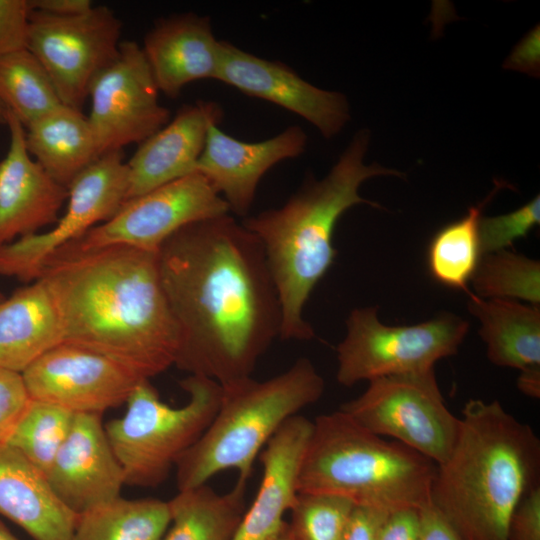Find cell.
<instances>
[{
    "label": "cell",
    "instance_id": "45",
    "mask_svg": "<svg viewBox=\"0 0 540 540\" xmlns=\"http://www.w3.org/2000/svg\"><path fill=\"white\" fill-rule=\"evenodd\" d=\"M7 113H8L7 108L0 101V122H1V124H6Z\"/></svg>",
    "mask_w": 540,
    "mask_h": 540
},
{
    "label": "cell",
    "instance_id": "19",
    "mask_svg": "<svg viewBox=\"0 0 540 540\" xmlns=\"http://www.w3.org/2000/svg\"><path fill=\"white\" fill-rule=\"evenodd\" d=\"M223 118L224 110L216 101L183 105L172 120L141 142L126 162V201L196 172L209 129Z\"/></svg>",
    "mask_w": 540,
    "mask_h": 540
},
{
    "label": "cell",
    "instance_id": "7",
    "mask_svg": "<svg viewBox=\"0 0 540 540\" xmlns=\"http://www.w3.org/2000/svg\"><path fill=\"white\" fill-rule=\"evenodd\" d=\"M180 385L188 401L173 407L161 400L150 380L142 381L128 398L125 414L104 425L125 484L146 488L160 485L217 413L222 399L219 383L189 375Z\"/></svg>",
    "mask_w": 540,
    "mask_h": 540
},
{
    "label": "cell",
    "instance_id": "31",
    "mask_svg": "<svg viewBox=\"0 0 540 540\" xmlns=\"http://www.w3.org/2000/svg\"><path fill=\"white\" fill-rule=\"evenodd\" d=\"M74 416L57 405L31 399L5 443L47 474L71 429Z\"/></svg>",
    "mask_w": 540,
    "mask_h": 540
},
{
    "label": "cell",
    "instance_id": "14",
    "mask_svg": "<svg viewBox=\"0 0 540 540\" xmlns=\"http://www.w3.org/2000/svg\"><path fill=\"white\" fill-rule=\"evenodd\" d=\"M22 376L31 399L98 415L126 403L144 381L121 363L69 343L47 351Z\"/></svg>",
    "mask_w": 540,
    "mask_h": 540
},
{
    "label": "cell",
    "instance_id": "4",
    "mask_svg": "<svg viewBox=\"0 0 540 540\" xmlns=\"http://www.w3.org/2000/svg\"><path fill=\"white\" fill-rule=\"evenodd\" d=\"M540 439L498 400H468L437 465L431 500L464 540H507L511 515L539 485Z\"/></svg>",
    "mask_w": 540,
    "mask_h": 540
},
{
    "label": "cell",
    "instance_id": "29",
    "mask_svg": "<svg viewBox=\"0 0 540 540\" xmlns=\"http://www.w3.org/2000/svg\"><path fill=\"white\" fill-rule=\"evenodd\" d=\"M0 101L24 128L62 104L46 70L27 48L0 56Z\"/></svg>",
    "mask_w": 540,
    "mask_h": 540
},
{
    "label": "cell",
    "instance_id": "37",
    "mask_svg": "<svg viewBox=\"0 0 540 540\" xmlns=\"http://www.w3.org/2000/svg\"><path fill=\"white\" fill-rule=\"evenodd\" d=\"M389 511L355 505L347 520L342 540H377Z\"/></svg>",
    "mask_w": 540,
    "mask_h": 540
},
{
    "label": "cell",
    "instance_id": "42",
    "mask_svg": "<svg viewBox=\"0 0 540 540\" xmlns=\"http://www.w3.org/2000/svg\"><path fill=\"white\" fill-rule=\"evenodd\" d=\"M517 387L524 395L540 398V365L528 367L520 371L517 378Z\"/></svg>",
    "mask_w": 540,
    "mask_h": 540
},
{
    "label": "cell",
    "instance_id": "39",
    "mask_svg": "<svg viewBox=\"0 0 540 540\" xmlns=\"http://www.w3.org/2000/svg\"><path fill=\"white\" fill-rule=\"evenodd\" d=\"M539 36V26H537L514 48L506 59L504 68L538 76L540 65Z\"/></svg>",
    "mask_w": 540,
    "mask_h": 540
},
{
    "label": "cell",
    "instance_id": "25",
    "mask_svg": "<svg viewBox=\"0 0 540 540\" xmlns=\"http://www.w3.org/2000/svg\"><path fill=\"white\" fill-rule=\"evenodd\" d=\"M468 308L480 322L488 359L519 371L540 365V309L510 299H483L468 292Z\"/></svg>",
    "mask_w": 540,
    "mask_h": 540
},
{
    "label": "cell",
    "instance_id": "43",
    "mask_svg": "<svg viewBox=\"0 0 540 540\" xmlns=\"http://www.w3.org/2000/svg\"><path fill=\"white\" fill-rule=\"evenodd\" d=\"M269 540H294L289 527L288 523H284L282 528Z\"/></svg>",
    "mask_w": 540,
    "mask_h": 540
},
{
    "label": "cell",
    "instance_id": "46",
    "mask_svg": "<svg viewBox=\"0 0 540 540\" xmlns=\"http://www.w3.org/2000/svg\"><path fill=\"white\" fill-rule=\"evenodd\" d=\"M5 295L0 291V303L5 300Z\"/></svg>",
    "mask_w": 540,
    "mask_h": 540
},
{
    "label": "cell",
    "instance_id": "1",
    "mask_svg": "<svg viewBox=\"0 0 540 540\" xmlns=\"http://www.w3.org/2000/svg\"><path fill=\"white\" fill-rule=\"evenodd\" d=\"M178 369L227 386L280 336L281 306L259 240L230 213L190 224L158 251Z\"/></svg>",
    "mask_w": 540,
    "mask_h": 540
},
{
    "label": "cell",
    "instance_id": "11",
    "mask_svg": "<svg viewBox=\"0 0 540 540\" xmlns=\"http://www.w3.org/2000/svg\"><path fill=\"white\" fill-rule=\"evenodd\" d=\"M128 168L123 150L101 155L68 187L67 208L51 230L0 246V275L22 282L39 279L47 262L124 204Z\"/></svg>",
    "mask_w": 540,
    "mask_h": 540
},
{
    "label": "cell",
    "instance_id": "27",
    "mask_svg": "<svg viewBox=\"0 0 540 540\" xmlns=\"http://www.w3.org/2000/svg\"><path fill=\"white\" fill-rule=\"evenodd\" d=\"M170 523L168 502L119 496L79 514L70 540H162Z\"/></svg>",
    "mask_w": 540,
    "mask_h": 540
},
{
    "label": "cell",
    "instance_id": "17",
    "mask_svg": "<svg viewBox=\"0 0 540 540\" xmlns=\"http://www.w3.org/2000/svg\"><path fill=\"white\" fill-rule=\"evenodd\" d=\"M47 479L58 498L77 515L120 496L125 484L98 414H75Z\"/></svg>",
    "mask_w": 540,
    "mask_h": 540
},
{
    "label": "cell",
    "instance_id": "12",
    "mask_svg": "<svg viewBox=\"0 0 540 540\" xmlns=\"http://www.w3.org/2000/svg\"><path fill=\"white\" fill-rule=\"evenodd\" d=\"M227 213L224 199L196 171L125 201L110 219L62 249L128 246L158 252L180 229Z\"/></svg>",
    "mask_w": 540,
    "mask_h": 540
},
{
    "label": "cell",
    "instance_id": "20",
    "mask_svg": "<svg viewBox=\"0 0 540 540\" xmlns=\"http://www.w3.org/2000/svg\"><path fill=\"white\" fill-rule=\"evenodd\" d=\"M141 48L159 91L170 98L192 82L216 80L221 40L208 16L185 12L157 19Z\"/></svg>",
    "mask_w": 540,
    "mask_h": 540
},
{
    "label": "cell",
    "instance_id": "26",
    "mask_svg": "<svg viewBox=\"0 0 540 540\" xmlns=\"http://www.w3.org/2000/svg\"><path fill=\"white\" fill-rule=\"evenodd\" d=\"M248 481L223 494L206 484L181 490L169 503L172 526L162 540H232L246 511Z\"/></svg>",
    "mask_w": 540,
    "mask_h": 540
},
{
    "label": "cell",
    "instance_id": "35",
    "mask_svg": "<svg viewBox=\"0 0 540 540\" xmlns=\"http://www.w3.org/2000/svg\"><path fill=\"white\" fill-rule=\"evenodd\" d=\"M30 12L28 0H0V56L26 48Z\"/></svg>",
    "mask_w": 540,
    "mask_h": 540
},
{
    "label": "cell",
    "instance_id": "41",
    "mask_svg": "<svg viewBox=\"0 0 540 540\" xmlns=\"http://www.w3.org/2000/svg\"><path fill=\"white\" fill-rule=\"evenodd\" d=\"M31 10L55 16H72L87 12L94 4L90 0H28Z\"/></svg>",
    "mask_w": 540,
    "mask_h": 540
},
{
    "label": "cell",
    "instance_id": "16",
    "mask_svg": "<svg viewBox=\"0 0 540 540\" xmlns=\"http://www.w3.org/2000/svg\"><path fill=\"white\" fill-rule=\"evenodd\" d=\"M306 145L307 136L296 125L259 142L241 141L212 126L196 171L224 199L230 213L245 218L267 171L284 160L299 157Z\"/></svg>",
    "mask_w": 540,
    "mask_h": 540
},
{
    "label": "cell",
    "instance_id": "10",
    "mask_svg": "<svg viewBox=\"0 0 540 540\" xmlns=\"http://www.w3.org/2000/svg\"><path fill=\"white\" fill-rule=\"evenodd\" d=\"M122 22L107 6L55 16L31 10L26 48L49 75L62 102L81 110L96 76L118 55Z\"/></svg>",
    "mask_w": 540,
    "mask_h": 540
},
{
    "label": "cell",
    "instance_id": "21",
    "mask_svg": "<svg viewBox=\"0 0 540 540\" xmlns=\"http://www.w3.org/2000/svg\"><path fill=\"white\" fill-rule=\"evenodd\" d=\"M313 422L299 414L289 418L261 451L262 478L232 540H269L285 523L298 494L301 461Z\"/></svg>",
    "mask_w": 540,
    "mask_h": 540
},
{
    "label": "cell",
    "instance_id": "9",
    "mask_svg": "<svg viewBox=\"0 0 540 540\" xmlns=\"http://www.w3.org/2000/svg\"><path fill=\"white\" fill-rule=\"evenodd\" d=\"M339 410L436 465L449 456L459 429V417L446 406L434 369L373 379Z\"/></svg>",
    "mask_w": 540,
    "mask_h": 540
},
{
    "label": "cell",
    "instance_id": "13",
    "mask_svg": "<svg viewBox=\"0 0 540 540\" xmlns=\"http://www.w3.org/2000/svg\"><path fill=\"white\" fill-rule=\"evenodd\" d=\"M141 46L121 41L117 57L92 82L87 116L100 156L140 144L170 121Z\"/></svg>",
    "mask_w": 540,
    "mask_h": 540
},
{
    "label": "cell",
    "instance_id": "15",
    "mask_svg": "<svg viewBox=\"0 0 540 540\" xmlns=\"http://www.w3.org/2000/svg\"><path fill=\"white\" fill-rule=\"evenodd\" d=\"M216 80L304 118L327 139L338 134L350 119L344 94L320 89L285 63L258 57L228 41L221 40Z\"/></svg>",
    "mask_w": 540,
    "mask_h": 540
},
{
    "label": "cell",
    "instance_id": "6",
    "mask_svg": "<svg viewBox=\"0 0 540 540\" xmlns=\"http://www.w3.org/2000/svg\"><path fill=\"white\" fill-rule=\"evenodd\" d=\"M221 387L213 420L175 465L179 491L206 484L228 469L248 481L268 441L289 418L321 398L325 382L311 360L300 357L269 379L248 377Z\"/></svg>",
    "mask_w": 540,
    "mask_h": 540
},
{
    "label": "cell",
    "instance_id": "2",
    "mask_svg": "<svg viewBox=\"0 0 540 540\" xmlns=\"http://www.w3.org/2000/svg\"><path fill=\"white\" fill-rule=\"evenodd\" d=\"M39 278L58 305L63 343L111 358L144 380L175 365L179 334L158 252L128 246L61 249Z\"/></svg>",
    "mask_w": 540,
    "mask_h": 540
},
{
    "label": "cell",
    "instance_id": "18",
    "mask_svg": "<svg viewBox=\"0 0 540 540\" xmlns=\"http://www.w3.org/2000/svg\"><path fill=\"white\" fill-rule=\"evenodd\" d=\"M9 148L0 161V246L55 224L68 188L54 180L29 154L25 128L8 111Z\"/></svg>",
    "mask_w": 540,
    "mask_h": 540
},
{
    "label": "cell",
    "instance_id": "32",
    "mask_svg": "<svg viewBox=\"0 0 540 540\" xmlns=\"http://www.w3.org/2000/svg\"><path fill=\"white\" fill-rule=\"evenodd\" d=\"M355 504L341 496L324 493H298L289 510L288 523L294 540H342Z\"/></svg>",
    "mask_w": 540,
    "mask_h": 540
},
{
    "label": "cell",
    "instance_id": "33",
    "mask_svg": "<svg viewBox=\"0 0 540 540\" xmlns=\"http://www.w3.org/2000/svg\"><path fill=\"white\" fill-rule=\"evenodd\" d=\"M539 223V195L510 213L481 217L479 240L482 255L506 250L515 240L527 236Z\"/></svg>",
    "mask_w": 540,
    "mask_h": 540
},
{
    "label": "cell",
    "instance_id": "38",
    "mask_svg": "<svg viewBox=\"0 0 540 540\" xmlns=\"http://www.w3.org/2000/svg\"><path fill=\"white\" fill-rule=\"evenodd\" d=\"M417 510V540H464L431 499Z\"/></svg>",
    "mask_w": 540,
    "mask_h": 540
},
{
    "label": "cell",
    "instance_id": "34",
    "mask_svg": "<svg viewBox=\"0 0 540 540\" xmlns=\"http://www.w3.org/2000/svg\"><path fill=\"white\" fill-rule=\"evenodd\" d=\"M31 398L20 373L0 368V443H5Z\"/></svg>",
    "mask_w": 540,
    "mask_h": 540
},
{
    "label": "cell",
    "instance_id": "24",
    "mask_svg": "<svg viewBox=\"0 0 540 540\" xmlns=\"http://www.w3.org/2000/svg\"><path fill=\"white\" fill-rule=\"evenodd\" d=\"M25 144L36 162L67 188L100 157L87 116L64 104L25 127Z\"/></svg>",
    "mask_w": 540,
    "mask_h": 540
},
{
    "label": "cell",
    "instance_id": "22",
    "mask_svg": "<svg viewBox=\"0 0 540 540\" xmlns=\"http://www.w3.org/2000/svg\"><path fill=\"white\" fill-rule=\"evenodd\" d=\"M0 515L34 540H70L78 518L46 474L6 443H0Z\"/></svg>",
    "mask_w": 540,
    "mask_h": 540
},
{
    "label": "cell",
    "instance_id": "40",
    "mask_svg": "<svg viewBox=\"0 0 540 540\" xmlns=\"http://www.w3.org/2000/svg\"><path fill=\"white\" fill-rule=\"evenodd\" d=\"M417 532L418 510L402 508L389 513L377 540H417Z\"/></svg>",
    "mask_w": 540,
    "mask_h": 540
},
{
    "label": "cell",
    "instance_id": "47",
    "mask_svg": "<svg viewBox=\"0 0 540 540\" xmlns=\"http://www.w3.org/2000/svg\"><path fill=\"white\" fill-rule=\"evenodd\" d=\"M0 125H1V122H0Z\"/></svg>",
    "mask_w": 540,
    "mask_h": 540
},
{
    "label": "cell",
    "instance_id": "36",
    "mask_svg": "<svg viewBox=\"0 0 540 540\" xmlns=\"http://www.w3.org/2000/svg\"><path fill=\"white\" fill-rule=\"evenodd\" d=\"M507 540H540V485L532 488L514 509Z\"/></svg>",
    "mask_w": 540,
    "mask_h": 540
},
{
    "label": "cell",
    "instance_id": "5",
    "mask_svg": "<svg viewBox=\"0 0 540 540\" xmlns=\"http://www.w3.org/2000/svg\"><path fill=\"white\" fill-rule=\"evenodd\" d=\"M436 469L430 459L338 410L313 421L297 490L337 495L389 512L418 509L431 499Z\"/></svg>",
    "mask_w": 540,
    "mask_h": 540
},
{
    "label": "cell",
    "instance_id": "30",
    "mask_svg": "<svg viewBox=\"0 0 540 540\" xmlns=\"http://www.w3.org/2000/svg\"><path fill=\"white\" fill-rule=\"evenodd\" d=\"M470 282L479 298L540 303V263L521 254L502 250L482 255Z\"/></svg>",
    "mask_w": 540,
    "mask_h": 540
},
{
    "label": "cell",
    "instance_id": "44",
    "mask_svg": "<svg viewBox=\"0 0 540 540\" xmlns=\"http://www.w3.org/2000/svg\"><path fill=\"white\" fill-rule=\"evenodd\" d=\"M0 540H17L14 535L0 521Z\"/></svg>",
    "mask_w": 540,
    "mask_h": 540
},
{
    "label": "cell",
    "instance_id": "3",
    "mask_svg": "<svg viewBox=\"0 0 540 540\" xmlns=\"http://www.w3.org/2000/svg\"><path fill=\"white\" fill-rule=\"evenodd\" d=\"M369 132L358 131L329 173L320 180L308 176L287 201L247 216L241 221L261 243L281 306L283 340L309 341L315 337L304 318L313 289L333 264V234L351 207H380L359 194L363 182L380 175L401 176L379 164L365 165Z\"/></svg>",
    "mask_w": 540,
    "mask_h": 540
},
{
    "label": "cell",
    "instance_id": "28",
    "mask_svg": "<svg viewBox=\"0 0 540 540\" xmlns=\"http://www.w3.org/2000/svg\"><path fill=\"white\" fill-rule=\"evenodd\" d=\"M501 188L499 182L482 203L469 207L462 218L441 228L428 248V268L440 284L465 290L478 266L482 253L479 240V221L489 199Z\"/></svg>",
    "mask_w": 540,
    "mask_h": 540
},
{
    "label": "cell",
    "instance_id": "8",
    "mask_svg": "<svg viewBox=\"0 0 540 540\" xmlns=\"http://www.w3.org/2000/svg\"><path fill=\"white\" fill-rule=\"evenodd\" d=\"M337 345L336 378L343 386L380 377L434 369L456 354L469 329L463 318L445 313L411 326L383 324L376 307L353 309Z\"/></svg>",
    "mask_w": 540,
    "mask_h": 540
},
{
    "label": "cell",
    "instance_id": "23",
    "mask_svg": "<svg viewBox=\"0 0 540 540\" xmlns=\"http://www.w3.org/2000/svg\"><path fill=\"white\" fill-rule=\"evenodd\" d=\"M63 341L60 311L44 279L16 289L0 303V368L22 374Z\"/></svg>",
    "mask_w": 540,
    "mask_h": 540
}]
</instances>
